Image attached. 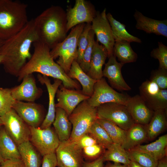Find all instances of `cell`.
<instances>
[{"instance_id":"83f0119b","label":"cell","mask_w":167,"mask_h":167,"mask_svg":"<svg viewBox=\"0 0 167 167\" xmlns=\"http://www.w3.org/2000/svg\"><path fill=\"white\" fill-rule=\"evenodd\" d=\"M18 148L26 167H40L41 155L30 141L19 145Z\"/></svg>"},{"instance_id":"d590c367","label":"cell","mask_w":167,"mask_h":167,"mask_svg":"<svg viewBox=\"0 0 167 167\" xmlns=\"http://www.w3.org/2000/svg\"><path fill=\"white\" fill-rule=\"evenodd\" d=\"M15 101L11 95V88H0V117L12 109Z\"/></svg>"},{"instance_id":"f1b7e54d","label":"cell","mask_w":167,"mask_h":167,"mask_svg":"<svg viewBox=\"0 0 167 167\" xmlns=\"http://www.w3.org/2000/svg\"><path fill=\"white\" fill-rule=\"evenodd\" d=\"M0 154L4 160L21 159L18 146L3 126L0 128Z\"/></svg>"},{"instance_id":"7a4b0ae2","label":"cell","mask_w":167,"mask_h":167,"mask_svg":"<svg viewBox=\"0 0 167 167\" xmlns=\"http://www.w3.org/2000/svg\"><path fill=\"white\" fill-rule=\"evenodd\" d=\"M33 21L39 40L50 49L66 37V12L59 6H52L44 11Z\"/></svg>"},{"instance_id":"c3c4849f","label":"cell","mask_w":167,"mask_h":167,"mask_svg":"<svg viewBox=\"0 0 167 167\" xmlns=\"http://www.w3.org/2000/svg\"><path fill=\"white\" fill-rule=\"evenodd\" d=\"M127 167H143L137 162L131 161L130 163L127 166Z\"/></svg>"},{"instance_id":"f5cc1de1","label":"cell","mask_w":167,"mask_h":167,"mask_svg":"<svg viewBox=\"0 0 167 167\" xmlns=\"http://www.w3.org/2000/svg\"><path fill=\"white\" fill-rule=\"evenodd\" d=\"M3 59V57L2 55H0V64H1Z\"/></svg>"},{"instance_id":"9a60e30c","label":"cell","mask_w":167,"mask_h":167,"mask_svg":"<svg viewBox=\"0 0 167 167\" xmlns=\"http://www.w3.org/2000/svg\"><path fill=\"white\" fill-rule=\"evenodd\" d=\"M12 109L29 127H39L45 118L43 107L34 102L15 100Z\"/></svg>"},{"instance_id":"f35d334b","label":"cell","mask_w":167,"mask_h":167,"mask_svg":"<svg viewBox=\"0 0 167 167\" xmlns=\"http://www.w3.org/2000/svg\"><path fill=\"white\" fill-rule=\"evenodd\" d=\"M158 45L151 51L150 56L158 60L159 68L167 70V46L161 41Z\"/></svg>"},{"instance_id":"5b68a950","label":"cell","mask_w":167,"mask_h":167,"mask_svg":"<svg viewBox=\"0 0 167 167\" xmlns=\"http://www.w3.org/2000/svg\"><path fill=\"white\" fill-rule=\"evenodd\" d=\"M33 45L34 52L19 72L17 76L19 81L22 80L26 75L35 72L48 77L51 76V66L54 60L50 55V49L40 40Z\"/></svg>"},{"instance_id":"8fae6325","label":"cell","mask_w":167,"mask_h":167,"mask_svg":"<svg viewBox=\"0 0 167 167\" xmlns=\"http://www.w3.org/2000/svg\"><path fill=\"white\" fill-rule=\"evenodd\" d=\"M30 141L43 156L55 153L60 141L55 131L51 127L42 129L30 127Z\"/></svg>"},{"instance_id":"7bdbcfd3","label":"cell","mask_w":167,"mask_h":167,"mask_svg":"<svg viewBox=\"0 0 167 167\" xmlns=\"http://www.w3.org/2000/svg\"><path fill=\"white\" fill-rule=\"evenodd\" d=\"M57 166V160L55 153L43 156L41 167H56Z\"/></svg>"},{"instance_id":"e575fe53","label":"cell","mask_w":167,"mask_h":167,"mask_svg":"<svg viewBox=\"0 0 167 167\" xmlns=\"http://www.w3.org/2000/svg\"><path fill=\"white\" fill-rule=\"evenodd\" d=\"M88 134L95 139L98 144L105 149L113 143L107 132L96 121L92 125Z\"/></svg>"},{"instance_id":"7c38bea8","label":"cell","mask_w":167,"mask_h":167,"mask_svg":"<svg viewBox=\"0 0 167 167\" xmlns=\"http://www.w3.org/2000/svg\"><path fill=\"white\" fill-rule=\"evenodd\" d=\"M97 11L91 3L85 0H76L74 6L68 7L66 12L67 32L81 24L91 23Z\"/></svg>"},{"instance_id":"5bb4252c","label":"cell","mask_w":167,"mask_h":167,"mask_svg":"<svg viewBox=\"0 0 167 167\" xmlns=\"http://www.w3.org/2000/svg\"><path fill=\"white\" fill-rule=\"evenodd\" d=\"M140 96L154 111L167 108V90L161 89L150 80L143 82L139 88Z\"/></svg>"},{"instance_id":"603a6c76","label":"cell","mask_w":167,"mask_h":167,"mask_svg":"<svg viewBox=\"0 0 167 167\" xmlns=\"http://www.w3.org/2000/svg\"><path fill=\"white\" fill-rule=\"evenodd\" d=\"M167 124V109L155 111L151 120L145 126L147 139H154L165 130Z\"/></svg>"},{"instance_id":"ffe728a7","label":"cell","mask_w":167,"mask_h":167,"mask_svg":"<svg viewBox=\"0 0 167 167\" xmlns=\"http://www.w3.org/2000/svg\"><path fill=\"white\" fill-rule=\"evenodd\" d=\"M38 81L46 87L49 95V106L48 112L39 127L44 129L51 127L55 118L56 107L55 97L57 90L62 83V81L58 79H55L53 83H51L48 77L41 75L39 74L37 75Z\"/></svg>"},{"instance_id":"f6af8a7d","label":"cell","mask_w":167,"mask_h":167,"mask_svg":"<svg viewBox=\"0 0 167 167\" xmlns=\"http://www.w3.org/2000/svg\"><path fill=\"white\" fill-rule=\"evenodd\" d=\"M104 161L101 155L90 162H84L82 167H103Z\"/></svg>"},{"instance_id":"8992f818","label":"cell","mask_w":167,"mask_h":167,"mask_svg":"<svg viewBox=\"0 0 167 167\" xmlns=\"http://www.w3.org/2000/svg\"><path fill=\"white\" fill-rule=\"evenodd\" d=\"M72 129L69 139L75 140L88 134L92 125L98 118L97 109L91 106L87 100L80 103L68 116Z\"/></svg>"},{"instance_id":"816d5d0a","label":"cell","mask_w":167,"mask_h":167,"mask_svg":"<svg viewBox=\"0 0 167 167\" xmlns=\"http://www.w3.org/2000/svg\"><path fill=\"white\" fill-rule=\"evenodd\" d=\"M4 41H3L1 39H0V47H1V46L3 44Z\"/></svg>"},{"instance_id":"681fc988","label":"cell","mask_w":167,"mask_h":167,"mask_svg":"<svg viewBox=\"0 0 167 167\" xmlns=\"http://www.w3.org/2000/svg\"><path fill=\"white\" fill-rule=\"evenodd\" d=\"M4 160L0 154V165Z\"/></svg>"},{"instance_id":"2e32d148","label":"cell","mask_w":167,"mask_h":167,"mask_svg":"<svg viewBox=\"0 0 167 167\" xmlns=\"http://www.w3.org/2000/svg\"><path fill=\"white\" fill-rule=\"evenodd\" d=\"M19 85L11 88V94L16 101L34 102L41 96L43 91L36 85L32 74L25 76Z\"/></svg>"},{"instance_id":"484cf974","label":"cell","mask_w":167,"mask_h":167,"mask_svg":"<svg viewBox=\"0 0 167 167\" xmlns=\"http://www.w3.org/2000/svg\"><path fill=\"white\" fill-rule=\"evenodd\" d=\"M167 135L165 134L150 143L140 145L131 150L146 153L158 161L167 156Z\"/></svg>"},{"instance_id":"60d3db41","label":"cell","mask_w":167,"mask_h":167,"mask_svg":"<svg viewBox=\"0 0 167 167\" xmlns=\"http://www.w3.org/2000/svg\"><path fill=\"white\" fill-rule=\"evenodd\" d=\"M105 149L98 144L86 147L82 149L83 156L84 155L88 159L95 160L103 155Z\"/></svg>"},{"instance_id":"44dd1931","label":"cell","mask_w":167,"mask_h":167,"mask_svg":"<svg viewBox=\"0 0 167 167\" xmlns=\"http://www.w3.org/2000/svg\"><path fill=\"white\" fill-rule=\"evenodd\" d=\"M135 28L147 33L154 34L167 38V20H161L147 17L136 10L134 14Z\"/></svg>"},{"instance_id":"e0dca14e","label":"cell","mask_w":167,"mask_h":167,"mask_svg":"<svg viewBox=\"0 0 167 167\" xmlns=\"http://www.w3.org/2000/svg\"><path fill=\"white\" fill-rule=\"evenodd\" d=\"M61 85L56 93L58 102L55 104V107L63 109L69 116L80 103L87 100L90 97L84 94L81 91L66 88Z\"/></svg>"},{"instance_id":"ab89813d","label":"cell","mask_w":167,"mask_h":167,"mask_svg":"<svg viewBox=\"0 0 167 167\" xmlns=\"http://www.w3.org/2000/svg\"><path fill=\"white\" fill-rule=\"evenodd\" d=\"M150 80L155 83L161 89L167 88V70L158 68L153 70Z\"/></svg>"},{"instance_id":"ac0fdd59","label":"cell","mask_w":167,"mask_h":167,"mask_svg":"<svg viewBox=\"0 0 167 167\" xmlns=\"http://www.w3.org/2000/svg\"><path fill=\"white\" fill-rule=\"evenodd\" d=\"M126 106L135 123L144 126L149 122L154 112L140 95L131 97Z\"/></svg>"},{"instance_id":"7402d4cb","label":"cell","mask_w":167,"mask_h":167,"mask_svg":"<svg viewBox=\"0 0 167 167\" xmlns=\"http://www.w3.org/2000/svg\"><path fill=\"white\" fill-rule=\"evenodd\" d=\"M108 57L105 47L97 41H94L90 67L87 75L92 79L98 80L103 77L102 66Z\"/></svg>"},{"instance_id":"1f68e13d","label":"cell","mask_w":167,"mask_h":167,"mask_svg":"<svg viewBox=\"0 0 167 167\" xmlns=\"http://www.w3.org/2000/svg\"><path fill=\"white\" fill-rule=\"evenodd\" d=\"M102 156L104 161H111L126 166L131 161L126 150L121 145L118 143H113L110 145Z\"/></svg>"},{"instance_id":"4dcf8cb0","label":"cell","mask_w":167,"mask_h":167,"mask_svg":"<svg viewBox=\"0 0 167 167\" xmlns=\"http://www.w3.org/2000/svg\"><path fill=\"white\" fill-rule=\"evenodd\" d=\"M113 55L123 64L133 62L137 60L138 55L131 48L130 42L120 41L115 42Z\"/></svg>"},{"instance_id":"cb8c5ba5","label":"cell","mask_w":167,"mask_h":167,"mask_svg":"<svg viewBox=\"0 0 167 167\" xmlns=\"http://www.w3.org/2000/svg\"><path fill=\"white\" fill-rule=\"evenodd\" d=\"M68 76L73 79H76L81 84V91L84 95L91 97L93 93L94 86L97 80L88 75L81 69L76 60L72 62Z\"/></svg>"},{"instance_id":"9c48e42d","label":"cell","mask_w":167,"mask_h":167,"mask_svg":"<svg viewBox=\"0 0 167 167\" xmlns=\"http://www.w3.org/2000/svg\"><path fill=\"white\" fill-rule=\"evenodd\" d=\"M55 153L59 167H82L84 163L82 149L74 140L60 141Z\"/></svg>"},{"instance_id":"f546056e","label":"cell","mask_w":167,"mask_h":167,"mask_svg":"<svg viewBox=\"0 0 167 167\" xmlns=\"http://www.w3.org/2000/svg\"><path fill=\"white\" fill-rule=\"evenodd\" d=\"M106 17L110 25L115 42L124 41L130 43H142L140 39L129 33L126 28V25L115 19L110 13L106 14Z\"/></svg>"},{"instance_id":"7dc6e473","label":"cell","mask_w":167,"mask_h":167,"mask_svg":"<svg viewBox=\"0 0 167 167\" xmlns=\"http://www.w3.org/2000/svg\"><path fill=\"white\" fill-rule=\"evenodd\" d=\"M103 167H127V166L122 165L120 163H112L108 162Z\"/></svg>"},{"instance_id":"b9f144b4","label":"cell","mask_w":167,"mask_h":167,"mask_svg":"<svg viewBox=\"0 0 167 167\" xmlns=\"http://www.w3.org/2000/svg\"><path fill=\"white\" fill-rule=\"evenodd\" d=\"M74 140L82 149L84 148L98 144L95 139L88 134H85Z\"/></svg>"},{"instance_id":"d6986e66","label":"cell","mask_w":167,"mask_h":167,"mask_svg":"<svg viewBox=\"0 0 167 167\" xmlns=\"http://www.w3.org/2000/svg\"><path fill=\"white\" fill-rule=\"evenodd\" d=\"M108 58L103 71V76L108 79L113 88L120 91L130 90L131 88L125 82L122 74L121 69L124 65L117 62L113 55Z\"/></svg>"},{"instance_id":"bcb514c9","label":"cell","mask_w":167,"mask_h":167,"mask_svg":"<svg viewBox=\"0 0 167 167\" xmlns=\"http://www.w3.org/2000/svg\"><path fill=\"white\" fill-rule=\"evenodd\" d=\"M157 167H167V156L158 161Z\"/></svg>"},{"instance_id":"8d00e7d4","label":"cell","mask_w":167,"mask_h":167,"mask_svg":"<svg viewBox=\"0 0 167 167\" xmlns=\"http://www.w3.org/2000/svg\"><path fill=\"white\" fill-rule=\"evenodd\" d=\"M95 33L91 28L89 33V42L88 46L85 50L82 60L79 64L81 69L87 74L90 67L92 49L95 41Z\"/></svg>"},{"instance_id":"ba28073f","label":"cell","mask_w":167,"mask_h":167,"mask_svg":"<svg viewBox=\"0 0 167 167\" xmlns=\"http://www.w3.org/2000/svg\"><path fill=\"white\" fill-rule=\"evenodd\" d=\"M97 109L98 118L111 121L125 131L135 123L125 105L108 103L100 105Z\"/></svg>"},{"instance_id":"4fadbf2b","label":"cell","mask_w":167,"mask_h":167,"mask_svg":"<svg viewBox=\"0 0 167 167\" xmlns=\"http://www.w3.org/2000/svg\"><path fill=\"white\" fill-rule=\"evenodd\" d=\"M91 28L96 35V41L106 48L108 58L113 55L115 42L111 28L106 17V9L100 12L97 11L91 23Z\"/></svg>"},{"instance_id":"f907efd6","label":"cell","mask_w":167,"mask_h":167,"mask_svg":"<svg viewBox=\"0 0 167 167\" xmlns=\"http://www.w3.org/2000/svg\"><path fill=\"white\" fill-rule=\"evenodd\" d=\"M3 126V123L1 118V117H0V128Z\"/></svg>"},{"instance_id":"d4e9b609","label":"cell","mask_w":167,"mask_h":167,"mask_svg":"<svg viewBox=\"0 0 167 167\" xmlns=\"http://www.w3.org/2000/svg\"><path fill=\"white\" fill-rule=\"evenodd\" d=\"M53 124L60 141L69 139L72 125L68 118V115L63 109L56 108L55 118Z\"/></svg>"},{"instance_id":"30bf717a","label":"cell","mask_w":167,"mask_h":167,"mask_svg":"<svg viewBox=\"0 0 167 167\" xmlns=\"http://www.w3.org/2000/svg\"><path fill=\"white\" fill-rule=\"evenodd\" d=\"M1 117L3 126L17 146L30 140V127L13 109Z\"/></svg>"},{"instance_id":"74e56055","label":"cell","mask_w":167,"mask_h":167,"mask_svg":"<svg viewBox=\"0 0 167 167\" xmlns=\"http://www.w3.org/2000/svg\"><path fill=\"white\" fill-rule=\"evenodd\" d=\"M91 29V23L86 24L79 37L77 43L78 57L76 61L79 64L89 42V33Z\"/></svg>"},{"instance_id":"4316f807","label":"cell","mask_w":167,"mask_h":167,"mask_svg":"<svg viewBox=\"0 0 167 167\" xmlns=\"http://www.w3.org/2000/svg\"><path fill=\"white\" fill-rule=\"evenodd\" d=\"M147 139V134L145 126L135 123L126 131L122 146L126 150H130L141 145Z\"/></svg>"},{"instance_id":"6da1fadb","label":"cell","mask_w":167,"mask_h":167,"mask_svg":"<svg viewBox=\"0 0 167 167\" xmlns=\"http://www.w3.org/2000/svg\"><path fill=\"white\" fill-rule=\"evenodd\" d=\"M38 40L33 19H32L19 32L4 41L0 47V55L3 57L1 64L5 71L17 77L32 56L30 52L32 45Z\"/></svg>"},{"instance_id":"3957f363","label":"cell","mask_w":167,"mask_h":167,"mask_svg":"<svg viewBox=\"0 0 167 167\" xmlns=\"http://www.w3.org/2000/svg\"><path fill=\"white\" fill-rule=\"evenodd\" d=\"M27 5L20 1L0 0V39L6 40L25 26L29 20Z\"/></svg>"},{"instance_id":"ee69618b","label":"cell","mask_w":167,"mask_h":167,"mask_svg":"<svg viewBox=\"0 0 167 167\" xmlns=\"http://www.w3.org/2000/svg\"><path fill=\"white\" fill-rule=\"evenodd\" d=\"M0 167H26L21 159L4 160Z\"/></svg>"},{"instance_id":"52a82bcc","label":"cell","mask_w":167,"mask_h":167,"mask_svg":"<svg viewBox=\"0 0 167 167\" xmlns=\"http://www.w3.org/2000/svg\"><path fill=\"white\" fill-rule=\"evenodd\" d=\"M130 97L127 94L116 91L109 85L103 77L95 83L92 94L87 101L91 106L96 108L108 103H115L126 105Z\"/></svg>"},{"instance_id":"836d02e7","label":"cell","mask_w":167,"mask_h":167,"mask_svg":"<svg viewBox=\"0 0 167 167\" xmlns=\"http://www.w3.org/2000/svg\"><path fill=\"white\" fill-rule=\"evenodd\" d=\"M129 159L143 167H157L158 161L144 152L130 150H126Z\"/></svg>"},{"instance_id":"d6a6232c","label":"cell","mask_w":167,"mask_h":167,"mask_svg":"<svg viewBox=\"0 0 167 167\" xmlns=\"http://www.w3.org/2000/svg\"><path fill=\"white\" fill-rule=\"evenodd\" d=\"M96 121L105 130L113 143L122 145L125 138L126 131L108 120L98 118Z\"/></svg>"},{"instance_id":"277c9868","label":"cell","mask_w":167,"mask_h":167,"mask_svg":"<svg viewBox=\"0 0 167 167\" xmlns=\"http://www.w3.org/2000/svg\"><path fill=\"white\" fill-rule=\"evenodd\" d=\"M86 24H78L71 29L69 34L50 50V54L57 63L67 74L72 64L78 57L77 43L79 36Z\"/></svg>"}]
</instances>
